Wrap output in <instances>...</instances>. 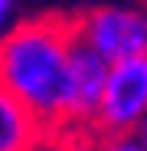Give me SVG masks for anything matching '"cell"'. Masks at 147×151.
<instances>
[{
	"instance_id": "obj_1",
	"label": "cell",
	"mask_w": 147,
	"mask_h": 151,
	"mask_svg": "<svg viewBox=\"0 0 147 151\" xmlns=\"http://www.w3.org/2000/svg\"><path fill=\"white\" fill-rule=\"evenodd\" d=\"M72 43V17L26 20L0 36V82L39 118L49 138H56L62 125Z\"/></svg>"
},
{
	"instance_id": "obj_2",
	"label": "cell",
	"mask_w": 147,
	"mask_h": 151,
	"mask_svg": "<svg viewBox=\"0 0 147 151\" xmlns=\"http://www.w3.org/2000/svg\"><path fill=\"white\" fill-rule=\"evenodd\" d=\"M108 76V59H102L92 46H85L79 36L69 53V79H65V109H62V125L56 132V141L75 151L85 138L95 135V112L98 99L105 89Z\"/></svg>"
},
{
	"instance_id": "obj_3",
	"label": "cell",
	"mask_w": 147,
	"mask_h": 151,
	"mask_svg": "<svg viewBox=\"0 0 147 151\" xmlns=\"http://www.w3.org/2000/svg\"><path fill=\"white\" fill-rule=\"evenodd\" d=\"M147 115V53L108 63L95 112V135H131Z\"/></svg>"
},
{
	"instance_id": "obj_4",
	"label": "cell",
	"mask_w": 147,
	"mask_h": 151,
	"mask_svg": "<svg viewBox=\"0 0 147 151\" xmlns=\"http://www.w3.org/2000/svg\"><path fill=\"white\" fill-rule=\"evenodd\" d=\"M75 20V36L102 59L118 63L147 53V10L144 7H95Z\"/></svg>"
},
{
	"instance_id": "obj_5",
	"label": "cell",
	"mask_w": 147,
	"mask_h": 151,
	"mask_svg": "<svg viewBox=\"0 0 147 151\" xmlns=\"http://www.w3.org/2000/svg\"><path fill=\"white\" fill-rule=\"evenodd\" d=\"M43 138L49 135L39 118L0 82V151H30Z\"/></svg>"
},
{
	"instance_id": "obj_6",
	"label": "cell",
	"mask_w": 147,
	"mask_h": 151,
	"mask_svg": "<svg viewBox=\"0 0 147 151\" xmlns=\"http://www.w3.org/2000/svg\"><path fill=\"white\" fill-rule=\"evenodd\" d=\"M75 151H147L134 135H92Z\"/></svg>"
},
{
	"instance_id": "obj_7",
	"label": "cell",
	"mask_w": 147,
	"mask_h": 151,
	"mask_svg": "<svg viewBox=\"0 0 147 151\" xmlns=\"http://www.w3.org/2000/svg\"><path fill=\"white\" fill-rule=\"evenodd\" d=\"M10 17H13V0H0V36L10 30Z\"/></svg>"
},
{
	"instance_id": "obj_8",
	"label": "cell",
	"mask_w": 147,
	"mask_h": 151,
	"mask_svg": "<svg viewBox=\"0 0 147 151\" xmlns=\"http://www.w3.org/2000/svg\"><path fill=\"white\" fill-rule=\"evenodd\" d=\"M30 151H72V148H65L62 141H56V138H43L39 145H33Z\"/></svg>"
},
{
	"instance_id": "obj_9",
	"label": "cell",
	"mask_w": 147,
	"mask_h": 151,
	"mask_svg": "<svg viewBox=\"0 0 147 151\" xmlns=\"http://www.w3.org/2000/svg\"><path fill=\"white\" fill-rule=\"evenodd\" d=\"M131 135H134V138L141 141V148H147V115H144V118H141V122L134 125V132H131Z\"/></svg>"
}]
</instances>
